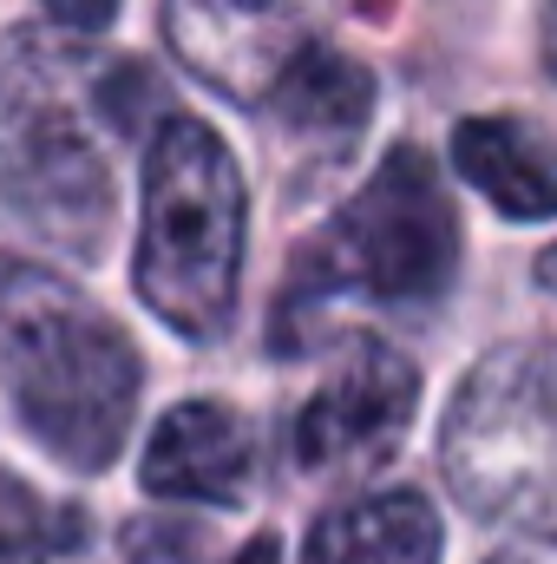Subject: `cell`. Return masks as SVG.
Segmentation results:
<instances>
[{
    "mask_svg": "<svg viewBox=\"0 0 557 564\" xmlns=\"http://www.w3.org/2000/svg\"><path fill=\"white\" fill-rule=\"evenodd\" d=\"M243 217L250 191L204 119L177 112L144 144V197H139V282L144 308L190 335L210 341L237 315V276H243Z\"/></svg>",
    "mask_w": 557,
    "mask_h": 564,
    "instance_id": "3957f363",
    "label": "cell"
},
{
    "mask_svg": "<svg viewBox=\"0 0 557 564\" xmlns=\"http://www.w3.org/2000/svg\"><path fill=\"white\" fill-rule=\"evenodd\" d=\"M452 263H459V210L446 197V177L419 144H401L341 204L328 237L302 257L282 302V335L308 315V302L328 295L426 302L452 282Z\"/></svg>",
    "mask_w": 557,
    "mask_h": 564,
    "instance_id": "5b68a950",
    "label": "cell"
},
{
    "mask_svg": "<svg viewBox=\"0 0 557 564\" xmlns=\"http://www.w3.org/2000/svg\"><path fill=\"white\" fill-rule=\"evenodd\" d=\"M302 564H439V512L419 492H374L328 512Z\"/></svg>",
    "mask_w": 557,
    "mask_h": 564,
    "instance_id": "8fae6325",
    "label": "cell"
},
{
    "mask_svg": "<svg viewBox=\"0 0 557 564\" xmlns=\"http://www.w3.org/2000/svg\"><path fill=\"white\" fill-rule=\"evenodd\" d=\"M66 33H106L119 20V0H40Z\"/></svg>",
    "mask_w": 557,
    "mask_h": 564,
    "instance_id": "7c38bea8",
    "label": "cell"
},
{
    "mask_svg": "<svg viewBox=\"0 0 557 564\" xmlns=\"http://www.w3.org/2000/svg\"><path fill=\"white\" fill-rule=\"evenodd\" d=\"M164 112V79L139 59L79 53L73 33L13 26L0 40V204L53 250L92 263L119 217L112 151Z\"/></svg>",
    "mask_w": 557,
    "mask_h": 564,
    "instance_id": "6da1fadb",
    "label": "cell"
},
{
    "mask_svg": "<svg viewBox=\"0 0 557 564\" xmlns=\"http://www.w3.org/2000/svg\"><path fill=\"white\" fill-rule=\"evenodd\" d=\"M439 466L472 519L557 545V348H492L446 408Z\"/></svg>",
    "mask_w": 557,
    "mask_h": 564,
    "instance_id": "277c9868",
    "label": "cell"
},
{
    "mask_svg": "<svg viewBox=\"0 0 557 564\" xmlns=\"http://www.w3.org/2000/svg\"><path fill=\"white\" fill-rule=\"evenodd\" d=\"M387 0H164V40L210 93L270 106L288 66L321 40L335 13H381Z\"/></svg>",
    "mask_w": 557,
    "mask_h": 564,
    "instance_id": "8992f818",
    "label": "cell"
},
{
    "mask_svg": "<svg viewBox=\"0 0 557 564\" xmlns=\"http://www.w3.org/2000/svg\"><path fill=\"white\" fill-rule=\"evenodd\" d=\"M0 388L59 466L99 473L139 414V355L79 282L0 257Z\"/></svg>",
    "mask_w": 557,
    "mask_h": 564,
    "instance_id": "7a4b0ae2",
    "label": "cell"
},
{
    "mask_svg": "<svg viewBox=\"0 0 557 564\" xmlns=\"http://www.w3.org/2000/svg\"><path fill=\"white\" fill-rule=\"evenodd\" d=\"M230 564H282V539H276V532H256V539H250Z\"/></svg>",
    "mask_w": 557,
    "mask_h": 564,
    "instance_id": "4fadbf2b",
    "label": "cell"
},
{
    "mask_svg": "<svg viewBox=\"0 0 557 564\" xmlns=\"http://www.w3.org/2000/svg\"><path fill=\"white\" fill-rule=\"evenodd\" d=\"M452 171L505 217H557V139L532 119H466L452 132Z\"/></svg>",
    "mask_w": 557,
    "mask_h": 564,
    "instance_id": "30bf717a",
    "label": "cell"
},
{
    "mask_svg": "<svg viewBox=\"0 0 557 564\" xmlns=\"http://www.w3.org/2000/svg\"><path fill=\"white\" fill-rule=\"evenodd\" d=\"M538 276H545V289H551V295H557V243H551V250H545V263H538Z\"/></svg>",
    "mask_w": 557,
    "mask_h": 564,
    "instance_id": "2e32d148",
    "label": "cell"
},
{
    "mask_svg": "<svg viewBox=\"0 0 557 564\" xmlns=\"http://www.w3.org/2000/svg\"><path fill=\"white\" fill-rule=\"evenodd\" d=\"M485 564H518V558H485Z\"/></svg>",
    "mask_w": 557,
    "mask_h": 564,
    "instance_id": "e0dca14e",
    "label": "cell"
},
{
    "mask_svg": "<svg viewBox=\"0 0 557 564\" xmlns=\"http://www.w3.org/2000/svg\"><path fill=\"white\" fill-rule=\"evenodd\" d=\"M0 564H40V558H33L20 539H0Z\"/></svg>",
    "mask_w": 557,
    "mask_h": 564,
    "instance_id": "9a60e30c",
    "label": "cell"
},
{
    "mask_svg": "<svg viewBox=\"0 0 557 564\" xmlns=\"http://www.w3.org/2000/svg\"><path fill=\"white\" fill-rule=\"evenodd\" d=\"M250 473H256V433L223 401L171 408L157 421V433L144 440V459H139L144 492H157V499H204V506L243 499Z\"/></svg>",
    "mask_w": 557,
    "mask_h": 564,
    "instance_id": "ba28073f",
    "label": "cell"
},
{
    "mask_svg": "<svg viewBox=\"0 0 557 564\" xmlns=\"http://www.w3.org/2000/svg\"><path fill=\"white\" fill-rule=\"evenodd\" d=\"M270 119L276 132L295 144L302 171H321V164H341L368 119H374V73L335 46H315L288 66L276 93H270Z\"/></svg>",
    "mask_w": 557,
    "mask_h": 564,
    "instance_id": "9c48e42d",
    "label": "cell"
},
{
    "mask_svg": "<svg viewBox=\"0 0 557 564\" xmlns=\"http://www.w3.org/2000/svg\"><path fill=\"white\" fill-rule=\"evenodd\" d=\"M419 408V368L387 348V341H354L341 355V368L328 375V388L302 408L295 421V459L308 473L348 479V473H374L401 433L414 426Z\"/></svg>",
    "mask_w": 557,
    "mask_h": 564,
    "instance_id": "52a82bcc",
    "label": "cell"
},
{
    "mask_svg": "<svg viewBox=\"0 0 557 564\" xmlns=\"http://www.w3.org/2000/svg\"><path fill=\"white\" fill-rule=\"evenodd\" d=\"M545 66L557 79V0H545Z\"/></svg>",
    "mask_w": 557,
    "mask_h": 564,
    "instance_id": "5bb4252c",
    "label": "cell"
}]
</instances>
